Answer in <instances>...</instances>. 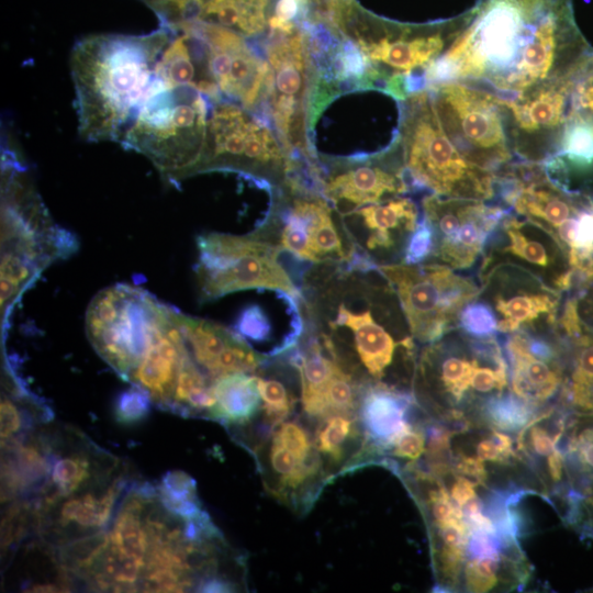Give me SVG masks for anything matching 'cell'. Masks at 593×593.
<instances>
[{
  "mask_svg": "<svg viewBox=\"0 0 593 593\" xmlns=\"http://www.w3.org/2000/svg\"><path fill=\"white\" fill-rule=\"evenodd\" d=\"M180 24L191 29L203 41L220 94L245 109L254 108L264 93L267 60L256 54L245 36L232 30L195 20Z\"/></svg>",
  "mask_w": 593,
  "mask_h": 593,
  "instance_id": "obj_20",
  "label": "cell"
},
{
  "mask_svg": "<svg viewBox=\"0 0 593 593\" xmlns=\"http://www.w3.org/2000/svg\"><path fill=\"white\" fill-rule=\"evenodd\" d=\"M459 328L472 337H493L497 332V320L486 303L475 299L462 309Z\"/></svg>",
  "mask_w": 593,
  "mask_h": 593,
  "instance_id": "obj_35",
  "label": "cell"
},
{
  "mask_svg": "<svg viewBox=\"0 0 593 593\" xmlns=\"http://www.w3.org/2000/svg\"><path fill=\"white\" fill-rule=\"evenodd\" d=\"M359 439L358 414H332L320 419L314 444L328 466L338 467L346 461L351 444Z\"/></svg>",
  "mask_w": 593,
  "mask_h": 593,
  "instance_id": "obj_31",
  "label": "cell"
},
{
  "mask_svg": "<svg viewBox=\"0 0 593 593\" xmlns=\"http://www.w3.org/2000/svg\"><path fill=\"white\" fill-rule=\"evenodd\" d=\"M267 490L298 510H309L328 474L314 437L298 419L277 424L255 448Z\"/></svg>",
  "mask_w": 593,
  "mask_h": 593,
  "instance_id": "obj_17",
  "label": "cell"
},
{
  "mask_svg": "<svg viewBox=\"0 0 593 593\" xmlns=\"http://www.w3.org/2000/svg\"><path fill=\"white\" fill-rule=\"evenodd\" d=\"M215 409L212 419L225 425L244 426L260 412L261 398L256 373L225 374L213 384Z\"/></svg>",
  "mask_w": 593,
  "mask_h": 593,
  "instance_id": "obj_28",
  "label": "cell"
},
{
  "mask_svg": "<svg viewBox=\"0 0 593 593\" xmlns=\"http://www.w3.org/2000/svg\"><path fill=\"white\" fill-rule=\"evenodd\" d=\"M574 449L579 451L581 461L593 469V429H585L579 435Z\"/></svg>",
  "mask_w": 593,
  "mask_h": 593,
  "instance_id": "obj_41",
  "label": "cell"
},
{
  "mask_svg": "<svg viewBox=\"0 0 593 593\" xmlns=\"http://www.w3.org/2000/svg\"><path fill=\"white\" fill-rule=\"evenodd\" d=\"M549 471L553 480H559L562 472V458L558 450H553L548 458Z\"/></svg>",
  "mask_w": 593,
  "mask_h": 593,
  "instance_id": "obj_46",
  "label": "cell"
},
{
  "mask_svg": "<svg viewBox=\"0 0 593 593\" xmlns=\"http://www.w3.org/2000/svg\"><path fill=\"white\" fill-rule=\"evenodd\" d=\"M2 167L1 331L24 291L53 262L78 248L76 236L51 217L25 174L11 161Z\"/></svg>",
  "mask_w": 593,
  "mask_h": 593,
  "instance_id": "obj_5",
  "label": "cell"
},
{
  "mask_svg": "<svg viewBox=\"0 0 593 593\" xmlns=\"http://www.w3.org/2000/svg\"><path fill=\"white\" fill-rule=\"evenodd\" d=\"M478 458L480 460H500L503 457L497 444L494 439L483 440L478 445L477 448Z\"/></svg>",
  "mask_w": 593,
  "mask_h": 593,
  "instance_id": "obj_44",
  "label": "cell"
},
{
  "mask_svg": "<svg viewBox=\"0 0 593 593\" xmlns=\"http://www.w3.org/2000/svg\"><path fill=\"white\" fill-rule=\"evenodd\" d=\"M334 22L376 71L383 91L402 101L425 88L427 70L459 32L463 13L441 22L404 24L378 18L356 0H338Z\"/></svg>",
  "mask_w": 593,
  "mask_h": 593,
  "instance_id": "obj_4",
  "label": "cell"
},
{
  "mask_svg": "<svg viewBox=\"0 0 593 593\" xmlns=\"http://www.w3.org/2000/svg\"><path fill=\"white\" fill-rule=\"evenodd\" d=\"M395 290L414 339L430 344L459 327L462 309L477 299L480 286L436 262L378 266Z\"/></svg>",
  "mask_w": 593,
  "mask_h": 593,
  "instance_id": "obj_13",
  "label": "cell"
},
{
  "mask_svg": "<svg viewBox=\"0 0 593 593\" xmlns=\"http://www.w3.org/2000/svg\"><path fill=\"white\" fill-rule=\"evenodd\" d=\"M340 215L357 256L376 266L403 261L421 219L416 202L402 195Z\"/></svg>",
  "mask_w": 593,
  "mask_h": 593,
  "instance_id": "obj_21",
  "label": "cell"
},
{
  "mask_svg": "<svg viewBox=\"0 0 593 593\" xmlns=\"http://www.w3.org/2000/svg\"><path fill=\"white\" fill-rule=\"evenodd\" d=\"M304 329L363 384L398 389L415 369V339L378 266L357 257L312 265L301 277Z\"/></svg>",
  "mask_w": 593,
  "mask_h": 593,
  "instance_id": "obj_2",
  "label": "cell"
},
{
  "mask_svg": "<svg viewBox=\"0 0 593 593\" xmlns=\"http://www.w3.org/2000/svg\"><path fill=\"white\" fill-rule=\"evenodd\" d=\"M481 510H482L481 501L475 495L467 500L463 504L460 505L461 514L462 516L466 517V519L481 513Z\"/></svg>",
  "mask_w": 593,
  "mask_h": 593,
  "instance_id": "obj_45",
  "label": "cell"
},
{
  "mask_svg": "<svg viewBox=\"0 0 593 593\" xmlns=\"http://www.w3.org/2000/svg\"><path fill=\"white\" fill-rule=\"evenodd\" d=\"M169 29L171 38L157 63L156 78L165 87H191L213 102L220 101L203 41L183 24Z\"/></svg>",
  "mask_w": 593,
  "mask_h": 593,
  "instance_id": "obj_22",
  "label": "cell"
},
{
  "mask_svg": "<svg viewBox=\"0 0 593 593\" xmlns=\"http://www.w3.org/2000/svg\"><path fill=\"white\" fill-rule=\"evenodd\" d=\"M102 450L86 445L65 454H53L51 470L43 485V499L37 511L42 512L59 500L110 480L118 462Z\"/></svg>",
  "mask_w": 593,
  "mask_h": 593,
  "instance_id": "obj_24",
  "label": "cell"
},
{
  "mask_svg": "<svg viewBox=\"0 0 593 593\" xmlns=\"http://www.w3.org/2000/svg\"><path fill=\"white\" fill-rule=\"evenodd\" d=\"M410 404V395L398 389L381 384L366 385L358 409L365 448L393 447L401 435L411 428L406 422Z\"/></svg>",
  "mask_w": 593,
  "mask_h": 593,
  "instance_id": "obj_25",
  "label": "cell"
},
{
  "mask_svg": "<svg viewBox=\"0 0 593 593\" xmlns=\"http://www.w3.org/2000/svg\"><path fill=\"white\" fill-rule=\"evenodd\" d=\"M574 74L514 97L499 94L516 160L545 164L558 155L570 112Z\"/></svg>",
  "mask_w": 593,
  "mask_h": 593,
  "instance_id": "obj_16",
  "label": "cell"
},
{
  "mask_svg": "<svg viewBox=\"0 0 593 593\" xmlns=\"http://www.w3.org/2000/svg\"><path fill=\"white\" fill-rule=\"evenodd\" d=\"M592 49L572 0H481L427 70L425 88L460 80L503 97L577 71Z\"/></svg>",
  "mask_w": 593,
  "mask_h": 593,
  "instance_id": "obj_1",
  "label": "cell"
},
{
  "mask_svg": "<svg viewBox=\"0 0 593 593\" xmlns=\"http://www.w3.org/2000/svg\"><path fill=\"white\" fill-rule=\"evenodd\" d=\"M206 97L191 87L157 83L121 143L147 157L169 182L193 176L204 152Z\"/></svg>",
  "mask_w": 593,
  "mask_h": 593,
  "instance_id": "obj_7",
  "label": "cell"
},
{
  "mask_svg": "<svg viewBox=\"0 0 593 593\" xmlns=\"http://www.w3.org/2000/svg\"><path fill=\"white\" fill-rule=\"evenodd\" d=\"M432 250L433 232L426 220L422 216L415 232L410 238L402 262H425L429 258Z\"/></svg>",
  "mask_w": 593,
  "mask_h": 593,
  "instance_id": "obj_39",
  "label": "cell"
},
{
  "mask_svg": "<svg viewBox=\"0 0 593 593\" xmlns=\"http://www.w3.org/2000/svg\"><path fill=\"white\" fill-rule=\"evenodd\" d=\"M499 563V555L477 557L471 560L466 568L468 588L474 592H484L493 588Z\"/></svg>",
  "mask_w": 593,
  "mask_h": 593,
  "instance_id": "obj_38",
  "label": "cell"
},
{
  "mask_svg": "<svg viewBox=\"0 0 593 593\" xmlns=\"http://www.w3.org/2000/svg\"><path fill=\"white\" fill-rule=\"evenodd\" d=\"M235 332L248 344L269 342L272 332L270 316L260 305H250L239 315Z\"/></svg>",
  "mask_w": 593,
  "mask_h": 593,
  "instance_id": "obj_36",
  "label": "cell"
},
{
  "mask_svg": "<svg viewBox=\"0 0 593 593\" xmlns=\"http://www.w3.org/2000/svg\"><path fill=\"white\" fill-rule=\"evenodd\" d=\"M280 191L253 233L298 261L345 264L357 258L340 213L321 193L299 179L288 180Z\"/></svg>",
  "mask_w": 593,
  "mask_h": 593,
  "instance_id": "obj_8",
  "label": "cell"
},
{
  "mask_svg": "<svg viewBox=\"0 0 593 593\" xmlns=\"http://www.w3.org/2000/svg\"><path fill=\"white\" fill-rule=\"evenodd\" d=\"M570 113L584 121L593 131V48L574 74Z\"/></svg>",
  "mask_w": 593,
  "mask_h": 593,
  "instance_id": "obj_33",
  "label": "cell"
},
{
  "mask_svg": "<svg viewBox=\"0 0 593 593\" xmlns=\"http://www.w3.org/2000/svg\"><path fill=\"white\" fill-rule=\"evenodd\" d=\"M478 278L480 290L477 299L494 312L497 332L540 335L544 329L551 335L558 334L562 293L512 265L495 266Z\"/></svg>",
  "mask_w": 593,
  "mask_h": 593,
  "instance_id": "obj_18",
  "label": "cell"
},
{
  "mask_svg": "<svg viewBox=\"0 0 593 593\" xmlns=\"http://www.w3.org/2000/svg\"><path fill=\"white\" fill-rule=\"evenodd\" d=\"M299 165L262 120L220 100L210 113L204 152L193 175L234 171L281 187L295 177Z\"/></svg>",
  "mask_w": 593,
  "mask_h": 593,
  "instance_id": "obj_10",
  "label": "cell"
},
{
  "mask_svg": "<svg viewBox=\"0 0 593 593\" xmlns=\"http://www.w3.org/2000/svg\"><path fill=\"white\" fill-rule=\"evenodd\" d=\"M48 438L36 437L24 441L19 438L3 443L1 466V500L13 499L45 483L49 470L52 449Z\"/></svg>",
  "mask_w": 593,
  "mask_h": 593,
  "instance_id": "obj_26",
  "label": "cell"
},
{
  "mask_svg": "<svg viewBox=\"0 0 593 593\" xmlns=\"http://www.w3.org/2000/svg\"><path fill=\"white\" fill-rule=\"evenodd\" d=\"M532 439L535 450L542 456L550 455L555 450V444L550 436L539 427L532 430Z\"/></svg>",
  "mask_w": 593,
  "mask_h": 593,
  "instance_id": "obj_42",
  "label": "cell"
},
{
  "mask_svg": "<svg viewBox=\"0 0 593 593\" xmlns=\"http://www.w3.org/2000/svg\"><path fill=\"white\" fill-rule=\"evenodd\" d=\"M426 88L445 133L468 160L496 175L516 161L499 94L460 80Z\"/></svg>",
  "mask_w": 593,
  "mask_h": 593,
  "instance_id": "obj_11",
  "label": "cell"
},
{
  "mask_svg": "<svg viewBox=\"0 0 593 593\" xmlns=\"http://www.w3.org/2000/svg\"><path fill=\"white\" fill-rule=\"evenodd\" d=\"M312 25L289 33H269L268 74L264 98L279 139L295 160L315 163L307 139V112L316 71L310 51Z\"/></svg>",
  "mask_w": 593,
  "mask_h": 593,
  "instance_id": "obj_12",
  "label": "cell"
},
{
  "mask_svg": "<svg viewBox=\"0 0 593 593\" xmlns=\"http://www.w3.org/2000/svg\"><path fill=\"white\" fill-rule=\"evenodd\" d=\"M194 276L201 303L238 291H282L301 300L300 288L280 261L275 245L255 233L235 235L209 232L197 237Z\"/></svg>",
  "mask_w": 593,
  "mask_h": 593,
  "instance_id": "obj_9",
  "label": "cell"
},
{
  "mask_svg": "<svg viewBox=\"0 0 593 593\" xmlns=\"http://www.w3.org/2000/svg\"><path fill=\"white\" fill-rule=\"evenodd\" d=\"M156 490L160 504L181 521L194 519L205 512L198 497L195 481L183 471L167 472Z\"/></svg>",
  "mask_w": 593,
  "mask_h": 593,
  "instance_id": "obj_32",
  "label": "cell"
},
{
  "mask_svg": "<svg viewBox=\"0 0 593 593\" xmlns=\"http://www.w3.org/2000/svg\"><path fill=\"white\" fill-rule=\"evenodd\" d=\"M499 265L525 269L563 295L572 288V271L562 245L546 227L511 210L491 234L478 275Z\"/></svg>",
  "mask_w": 593,
  "mask_h": 593,
  "instance_id": "obj_19",
  "label": "cell"
},
{
  "mask_svg": "<svg viewBox=\"0 0 593 593\" xmlns=\"http://www.w3.org/2000/svg\"><path fill=\"white\" fill-rule=\"evenodd\" d=\"M425 439L421 430L409 428L393 445V455L411 460L418 459L424 451Z\"/></svg>",
  "mask_w": 593,
  "mask_h": 593,
  "instance_id": "obj_40",
  "label": "cell"
},
{
  "mask_svg": "<svg viewBox=\"0 0 593 593\" xmlns=\"http://www.w3.org/2000/svg\"><path fill=\"white\" fill-rule=\"evenodd\" d=\"M486 412L497 427L515 430L522 427L530 416L529 407L517 395H495L486 403Z\"/></svg>",
  "mask_w": 593,
  "mask_h": 593,
  "instance_id": "obj_34",
  "label": "cell"
},
{
  "mask_svg": "<svg viewBox=\"0 0 593 593\" xmlns=\"http://www.w3.org/2000/svg\"><path fill=\"white\" fill-rule=\"evenodd\" d=\"M171 38L165 25L144 35L96 34L79 41L70 68L78 130L87 141H122L156 83Z\"/></svg>",
  "mask_w": 593,
  "mask_h": 593,
  "instance_id": "obj_3",
  "label": "cell"
},
{
  "mask_svg": "<svg viewBox=\"0 0 593 593\" xmlns=\"http://www.w3.org/2000/svg\"><path fill=\"white\" fill-rule=\"evenodd\" d=\"M150 398L145 391L133 385L118 396L114 407L116 421L122 424H135L149 413Z\"/></svg>",
  "mask_w": 593,
  "mask_h": 593,
  "instance_id": "obj_37",
  "label": "cell"
},
{
  "mask_svg": "<svg viewBox=\"0 0 593 593\" xmlns=\"http://www.w3.org/2000/svg\"><path fill=\"white\" fill-rule=\"evenodd\" d=\"M268 361L256 372L258 389L261 398L260 413H262L265 428L271 430L277 424L288 419L293 413L296 396L293 389L287 383L284 373L279 371L275 358Z\"/></svg>",
  "mask_w": 593,
  "mask_h": 593,
  "instance_id": "obj_30",
  "label": "cell"
},
{
  "mask_svg": "<svg viewBox=\"0 0 593 593\" xmlns=\"http://www.w3.org/2000/svg\"><path fill=\"white\" fill-rule=\"evenodd\" d=\"M399 102V143L413 189L449 198H497V175L457 149L439 122L427 88Z\"/></svg>",
  "mask_w": 593,
  "mask_h": 593,
  "instance_id": "obj_6",
  "label": "cell"
},
{
  "mask_svg": "<svg viewBox=\"0 0 593 593\" xmlns=\"http://www.w3.org/2000/svg\"><path fill=\"white\" fill-rule=\"evenodd\" d=\"M558 339L573 354L569 399L583 410H593V332L580 324L573 332H558Z\"/></svg>",
  "mask_w": 593,
  "mask_h": 593,
  "instance_id": "obj_29",
  "label": "cell"
},
{
  "mask_svg": "<svg viewBox=\"0 0 593 593\" xmlns=\"http://www.w3.org/2000/svg\"><path fill=\"white\" fill-rule=\"evenodd\" d=\"M310 177L340 214L413 189L399 141L387 152L366 158H317Z\"/></svg>",
  "mask_w": 593,
  "mask_h": 593,
  "instance_id": "obj_15",
  "label": "cell"
},
{
  "mask_svg": "<svg viewBox=\"0 0 593 593\" xmlns=\"http://www.w3.org/2000/svg\"><path fill=\"white\" fill-rule=\"evenodd\" d=\"M421 205L433 232V250L426 261L459 271L481 260L491 234L510 211L502 203L435 193L425 195Z\"/></svg>",
  "mask_w": 593,
  "mask_h": 593,
  "instance_id": "obj_14",
  "label": "cell"
},
{
  "mask_svg": "<svg viewBox=\"0 0 593 593\" xmlns=\"http://www.w3.org/2000/svg\"><path fill=\"white\" fill-rule=\"evenodd\" d=\"M127 485V481L118 475L111 481L99 483L72 495L66 496L51 507L36 513V521L53 514L54 529H66L69 536H86L102 532L110 523L119 496Z\"/></svg>",
  "mask_w": 593,
  "mask_h": 593,
  "instance_id": "obj_23",
  "label": "cell"
},
{
  "mask_svg": "<svg viewBox=\"0 0 593 593\" xmlns=\"http://www.w3.org/2000/svg\"><path fill=\"white\" fill-rule=\"evenodd\" d=\"M505 349L512 368V388L518 398L540 402L557 391L561 373L556 358L547 359L533 354L524 333L510 334Z\"/></svg>",
  "mask_w": 593,
  "mask_h": 593,
  "instance_id": "obj_27",
  "label": "cell"
},
{
  "mask_svg": "<svg viewBox=\"0 0 593 593\" xmlns=\"http://www.w3.org/2000/svg\"><path fill=\"white\" fill-rule=\"evenodd\" d=\"M473 483L467 479L459 478L451 489V496L459 505L463 504L467 500L474 496Z\"/></svg>",
  "mask_w": 593,
  "mask_h": 593,
  "instance_id": "obj_43",
  "label": "cell"
}]
</instances>
